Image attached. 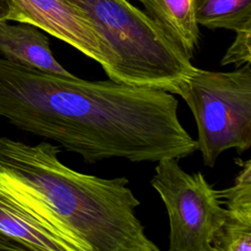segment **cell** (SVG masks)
I'll use <instances>...</instances> for the list:
<instances>
[{
    "label": "cell",
    "mask_w": 251,
    "mask_h": 251,
    "mask_svg": "<svg viewBox=\"0 0 251 251\" xmlns=\"http://www.w3.org/2000/svg\"><path fill=\"white\" fill-rule=\"evenodd\" d=\"M242 167L233 185L219 190V196L227 212L251 222V161H238Z\"/></svg>",
    "instance_id": "11"
},
{
    "label": "cell",
    "mask_w": 251,
    "mask_h": 251,
    "mask_svg": "<svg viewBox=\"0 0 251 251\" xmlns=\"http://www.w3.org/2000/svg\"><path fill=\"white\" fill-rule=\"evenodd\" d=\"M194 14L197 24L210 29L251 27V0H194Z\"/></svg>",
    "instance_id": "10"
},
{
    "label": "cell",
    "mask_w": 251,
    "mask_h": 251,
    "mask_svg": "<svg viewBox=\"0 0 251 251\" xmlns=\"http://www.w3.org/2000/svg\"><path fill=\"white\" fill-rule=\"evenodd\" d=\"M14 22L26 23L63 40L101 65L108 75L115 56L81 8L72 0H11Z\"/></svg>",
    "instance_id": "6"
},
{
    "label": "cell",
    "mask_w": 251,
    "mask_h": 251,
    "mask_svg": "<svg viewBox=\"0 0 251 251\" xmlns=\"http://www.w3.org/2000/svg\"><path fill=\"white\" fill-rule=\"evenodd\" d=\"M232 44L221 61L222 66L234 64L237 67L251 64V27L235 31Z\"/></svg>",
    "instance_id": "13"
},
{
    "label": "cell",
    "mask_w": 251,
    "mask_h": 251,
    "mask_svg": "<svg viewBox=\"0 0 251 251\" xmlns=\"http://www.w3.org/2000/svg\"><path fill=\"white\" fill-rule=\"evenodd\" d=\"M0 250H23V248L14 240L0 233Z\"/></svg>",
    "instance_id": "15"
},
{
    "label": "cell",
    "mask_w": 251,
    "mask_h": 251,
    "mask_svg": "<svg viewBox=\"0 0 251 251\" xmlns=\"http://www.w3.org/2000/svg\"><path fill=\"white\" fill-rule=\"evenodd\" d=\"M0 233L20 244L23 250L76 251L31 209L2 176H0Z\"/></svg>",
    "instance_id": "7"
},
{
    "label": "cell",
    "mask_w": 251,
    "mask_h": 251,
    "mask_svg": "<svg viewBox=\"0 0 251 251\" xmlns=\"http://www.w3.org/2000/svg\"><path fill=\"white\" fill-rule=\"evenodd\" d=\"M164 202L170 223V251H213L212 239L225 222L219 190L201 172H185L176 158L157 162L150 181Z\"/></svg>",
    "instance_id": "5"
},
{
    "label": "cell",
    "mask_w": 251,
    "mask_h": 251,
    "mask_svg": "<svg viewBox=\"0 0 251 251\" xmlns=\"http://www.w3.org/2000/svg\"><path fill=\"white\" fill-rule=\"evenodd\" d=\"M146 14L191 59L200 31L194 14V0H137Z\"/></svg>",
    "instance_id": "9"
},
{
    "label": "cell",
    "mask_w": 251,
    "mask_h": 251,
    "mask_svg": "<svg viewBox=\"0 0 251 251\" xmlns=\"http://www.w3.org/2000/svg\"><path fill=\"white\" fill-rule=\"evenodd\" d=\"M15 16V7L11 0H0V23L13 21Z\"/></svg>",
    "instance_id": "14"
},
{
    "label": "cell",
    "mask_w": 251,
    "mask_h": 251,
    "mask_svg": "<svg viewBox=\"0 0 251 251\" xmlns=\"http://www.w3.org/2000/svg\"><path fill=\"white\" fill-rule=\"evenodd\" d=\"M174 94L107 80H85L0 57V116L58 142L85 163L177 160L197 151Z\"/></svg>",
    "instance_id": "1"
},
{
    "label": "cell",
    "mask_w": 251,
    "mask_h": 251,
    "mask_svg": "<svg viewBox=\"0 0 251 251\" xmlns=\"http://www.w3.org/2000/svg\"><path fill=\"white\" fill-rule=\"evenodd\" d=\"M58 146L0 137V176L76 251H159L136 216L127 178L76 172Z\"/></svg>",
    "instance_id": "2"
},
{
    "label": "cell",
    "mask_w": 251,
    "mask_h": 251,
    "mask_svg": "<svg viewBox=\"0 0 251 251\" xmlns=\"http://www.w3.org/2000/svg\"><path fill=\"white\" fill-rule=\"evenodd\" d=\"M190 108L198 130L197 150L213 168L229 149L241 153L251 146V67L230 72L196 68L176 93Z\"/></svg>",
    "instance_id": "4"
},
{
    "label": "cell",
    "mask_w": 251,
    "mask_h": 251,
    "mask_svg": "<svg viewBox=\"0 0 251 251\" xmlns=\"http://www.w3.org/2000/svg\"><path fill=\"white\" fill-rule=\"evenodd\" d=\"M115 56L114 81L176 93L196 67L144 12L126 0H72Z\"/></svg>",
    "instance_id": "3"
},
{
    "label": "cell",
    "mask_w": 251,
    "mask_h": 251,
    "mask_svg": "<svg viewBox=\"0 0 251 251\" xmlns=\"http://www.w3.org/2000/svg\"><path fill=\"white\" fill-rule=\"evenodd\" d=\"M213 251H251V222L227 216L212 239Z\"/></svg>",
    "instance_id": "12"
},
{
    "label": "cell",
    "mask_w": 251,
    "mask_h": 251,
    "mask_svg": "<svg viewBox=\"0 0 251 251\" xmlns=\"http://www.w3.org/2000/svg\"><path fill=\"white\" fill-rule=\"evenodd\" d=\"M0 54L2 58L25 67L54 75H74L55 59L48 37L38 27L26 23H0Z\"/></svg>",
    "instance_id": "8"
}]
</instances>
